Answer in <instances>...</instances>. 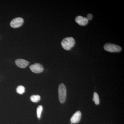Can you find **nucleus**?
<instances>
[{"mask_svg":"<svg viewBox=\"0 0 124 124\" xmlns=\"http://www.w3.org/2000/svg\"><path fill=\"white\" fill-rule=\"evenodd\" d=\"M75 21L78 24L81 26H85L88 23V20L86 18L80 16H78L76 18Z\"/></svg>","mask_w":124,"mask_h":124,"instance_id":"7","label":"nucleus"},{"mask_svg":"<svg viewBox=\"0 0 124 124\" xmlns=\"http://www.w3.org/2000/svg\"><path fill=\"white\" fill-rule=\"evenodd\" d=\"M93 17V16L91 14H88L87 15V18H86L88 20H91L92 19Z\"/></svg>","mask_w":124,"mask_h":124,"instance_id":"13","label":"nucleus"},{"mask_svg":"<svg viewBox=\"0 0 124 124\" xmlns=\"http://www.w3.org/2000/svg\"><path fill=\"white\" fill-rule=\"evenodd\" d=\"M104 48L106 51L111 53L120 52L122 50L121 47L119 46L109 43H107L104 45Z\"/></svg>","mask_w":124,"mask_h":124,"instance_id":"3","label":"nucleus"},{"mask_svg":"<svg viewBox=\"0 0 124 124\" xmlns=\"http://www.w3.org/2000/svg\"><path fill=\"white\" fill-rule=\"evenodd\" d=\"M29 68L32 72L36 73H41L44 70L42 64L39 63H35L34 64H32L30 66Z\"/></svg>","mask_w":124,"mask_h":124,"instance_id":"5","label":"nucleus"},{"mask_svg":"<svg viewBox=\"0 0 124 124\" xmlns=\"http://www.w3.org/2000/svg\"><path fill=\"white\" fill-rule=\"evenodd\" d=\"M81 113L80 111H77L73 114L71 117L70 121L71 124H77L79 122L81 118Z\"/></svg>","mask_w":124,"mask_h":124,"instance_id":"6","label":"nucleus"},{"mask_svg":"<svg viewBox=\"0 0 124 124\" xmlns=\"http://www.w3.org/2000/svg\"><path fill=\"white\" fill-rule=\"evenodd\" d=\"M42 110H43V107L42 106L40 105L38 106L37 109V116L38 119H39L40 117Z\"/></svg>","mask_w":124,"mask_h":124,"instance_id":"12","label":"nucleus"},{"mask_svg":"<svg viewBox=\"0 0 124 124\" xmlns=\"http://www.w3.org/2000/svg\"><path fill=\"white\" fill-rule=\"evenodd\" d=\"M59 99L61 103H63L66 101L67 97V89L65 85L61 84L58 88Z\"/></svg>","mask_w":124,"mask_h":124,"instance_id":"2","label":"nucleus"},{"mask_svg":"<svg viewBox=\"0 0 124 124\" xmlns=\"http://www.w3.org/2000/svg\"><path fill=\"white\" fill-rule=\"evenodd\" d=\"M24 20L21 17L16 18L13 19L10 23V26L14 28L20 27L23 24Z\"/></svg>","mask_w":124,"mask_h":124,"instance_id":"4","label":"nucleus"},{"mask_svg":"<svg viewBox=\"0 0 124 124\" xmlns=\"http://www.w3.org/2000/svg\"><path fill=\"white\" fill-rule=\"evenodd\" d=\"M40 99V97L39 95H32L31 96V100L33 102H37Z\"/></svg>","mask_w":124,"mask_h":124,"instance_id":"10","label":"nucleus"},{"mask_svg":"<svg viewBox=\"0 0 124 124\" xmlns=\"http://www.w3.org/2000/svg\"><path fill=\"white\" fill-rule=\"evenodd\" d=\"M29 63V62L27 60L22 59H18L15 60L16 64L20 68H25L28 66Z\"/></svg>","mask_w":124,"mask_h":124,"instance_id":"8","label":"nucleus"},{"mask_svg":"<svg viewBox=\"0 0 124 124\" xmlns=\"http://www.w3.org/2000/svg\"><path fill=\"white\" fill-rule=\"evenodd\" d=\"M75 41L72 37H67L62 40L61 44L62 48L66 50H70L75 46Z\"/></svg>","mask_w":124,"mask_h":124,"instance_id":"1","label":"nucleus"},{"mask_svg":"<svg viewBox=\"0 0 124 124\" xmlns=\"http://www.w3.org/2000/svg\"><path fill=\"white\" fill-rule=\"evenodd\" d=\"M93 100L95 104L98 105L100 103L99 97L97 93H94L93 94Z\"/></svg>","mask_w":124,"mask_h":124,"instance_id":"9","label":"nucleus"},{"mask_svg":"<svg viewBox=\"0 0 124 124\" xmlns=\"http://www.w3.org/2000/svg\"><path fill=\"white\" fill-rule=\"evenodd\" d=\"M16 91L18 93L22 94L25 92V88L22 85H19L17 87Z\"/></svg>","mask_w":124,"mask_h":124,"instance_id":"11","label":"nucleus"}]
</instances>
